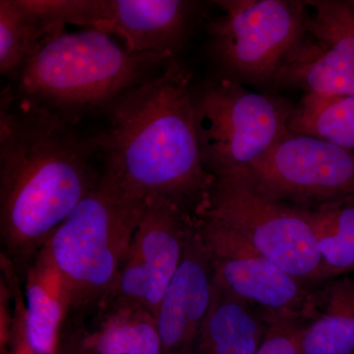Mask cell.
Instances as JSON below:
<instances>
[{
    "label": "cell",
    "instance_id": "6da1fadb",
    "mask_svg": "<svg viewBox=\"0 0 354 354\" xmlns=\"http://www.w3.org/2000/svg\"><path fill=\"white\" fill-rule=\"evenodd\" d=\"M93 140L17 97L0 115V235L9 261L27 272L51 235L97 187Z\"/></svg>",
    "mask_w": 354,
    "mask_h": 354
},
{
    "label": "cell",
    "instance_id": "7a4b0ae2",
    "mask_svg": "<svg viewBox=\"0 0 354 354\" xmlns=\"http://www.w3.org/2000/svg\"><path fill=\"white\" fill-rule=\"evenodd\" d=\"M108 109L92 138L102 174L133 197H165L196 214L215 176L200 153L189 72L169 62Z\"/></svg>",
    "mask_w": 354,
    "mask_h": 354
},
{
    "label": "cell",
    "instance_id": "3957f363",
    "mask_svg": "<svg viewBox=\"0 0 354 354\" xmlns=\"http://www.w3.org/2000/svg\"><path fill=\"white\" fill-rule=\"evenodd\" d=\"M169 59L133 53L97 30H64L46 39L18 72L16 97L75 124L82 114L109 108Z\"/></svg>",
    "mask_w": 354,
    "mask_h": 354
},
{
    "label": "cell",
    "instance_id": "277c9868",
    "mask_svg": "<svg viewBox=\"0 0 354 354\" xmlns=\"http://www.w3.org/2000/svg\"><path fill=\"white\" fill-rule=\"evenodd\" d=\"M146 200L101 181L44 247L71 293V310L100 308L113 290Z\"/></svg>",
    "mask_w": 354,
    "mask_h": 354
},
{
    "label": "cell",
    "instance_id": "5b68a950",
    "mask_svg": "<svg viewBox=\"0 0 354 354\" xmlns=\"http://www.w3.org/2000/svg\"><path fill=\"white\" fill-rule=\"evenodd\" d=\"M196 215L232 228L309 288L322 285V259L308 211L270 196L246 169L215 177Z\"/></svg>",
    "mask_w": 354,
    "mask_h": 354
},
{
    "label": "cell",
    "instance_id": "8992f818",
    "mask_svg": "<svg viewBox=\"0 0 354 354\" xmlns=\"http://www.w3.org/2000/svg\"><path fill=\"white\" fill-rule=\"evenodd\" d=\"M203 164L214 176L248 169L290 134L292 106L225 77L194 95Z\"/></svg>",
    "mask_w": 354,
    "mask_h": 354
},
{
    "label": "cell",
    "instance_id": "52a82bcc",
    "mask_svg": "<svg viewBox=\"0 0 354 354\" xmlns=\"http://www.w3.org/2000/svg\"><path fill=\"white\" fill-rule=\"evenodd\" d=\"M211 26L212 48L230 78L241 82L276 80L281 64L304 31L305 1L220 0Z\"/></svg>",
    "mask_w": 354,
    "mask_h": 354
},
{
    "label": "cell",
    "instance_id": "ba28073f",
    "mask_svg": "<svg viewBox=\"0 0 354 354\" xmlns=\"http://www.w3.org/2000/svg\"><path fill=\"white\" fill-rule=\"evenodd\" d=\"M196 214L165 197L147 198L113 290L100 310L114 304L143 307L157 316L183 260Z\"/></svg>",
    "mask_w": 354,
    "mask_h": 354
},
{
    "label": "cell",
    "instance_id": "9c48e42d",
    "mask_svg": "<svg viewBox=\"0 0 354 354\" xmlns=\"http://www.w3.org/2000/svg\"><path fill=\"white\" fill-rule=\"evenodd\" d=\"M197 218L216 286L257 307L266 321L301 316L315 288L283 271L232 228L206 216Z\"/></svg>",
    "mask_w": 354,
    "mask_h": 354
},
{
    "label": "cell",
    "instance_id": "30bf717a",
    "mask_svg": "<svg viewBox=\"0 0 354 354\" xmlns=\"http://www.w3.org/2000/svg\"><path fill=\"white\" fill-rule=\"evenodd\" d=\"M261 189L281 201L310 209L354 197V152L290 133L246 169Z\"/></svg>",
    "mask_w": 354,
    "mask_h": 354
},
{
    "label": "cell",
    "instance_id": "8fae6325",
    "mask_svg": "<svg viewBox=\"0 0 354 354\" xmlns=\"http://www.w3.org/2000/svg\"><path fill=\"white\" fill-rule=\"evenodd\" d=\"M58 22L118 37L127 50L172 58L185 43L195 3L181 0H53Z\"/></svg>",
    "mask_w": 354,
    "mask_h": 354
},
{
    "label": "cell",
    "instance_id": "7c38bea8",
    "mask_svg": "<svg viewBox=\"0 0 354 354\" xmlns=\"http://www.w3.org/2000/svg\"><path fill=\"white\" fill-rule=\"evenodd\" d=\"M304 31L277 82L306 93L354 95V14L351 2L305 1Z\"/></svg>",
    "mask_w": 354,
    "mask_h": 354
},
{
    "label": "cell",
    "instance_id": "4fadbf2b",
    "mask_svg": "<svg viewBox=\"0 0 354 354\" xmlns=\"http://www.w3.org/2000/svg\"><path fill=\"white\" fill-rule=\"evenodd\" d=\"M213 285V272L196 216L183 260L156 316L164 354H194L198 334L211 304Z\"/></svg>",
    "mask_w": 354,
    "mask_h": 354
},
{
    "label": "cell",
    "instance_id": "5bb4252c",
    "mask_svg": "<svg viewBox=\"0 0 354 354\" xmlns=\"http://www.w3.org/2000/svg\"><path fill=\"white\" fill-rule=\"evenodd\" d=\"M25 301L14 293L9 344H24L32 354H57L62 324L71 311V293L44 249L26 272Z\"/></svg>",
    "mask_w": 354,
    "mask_h": 354
},
{
    "label": "cell",
    "instance_id": "9a60e30c",
    "mask_svg": "<svg viewBox=\"0 0 354 354\" xmlns=\"http://www.w3.org/2000/svg\"><path fill=\"white\" fill-rule=\"evenodd\" d=\"M300 318L304 354H354V279L342 277L316 288Z\"/></svg>",
    "mask_w": 354,
    "mask_h": 354
},
{
    "label": "cell",
    "instance_id": "2e32d148",
    "mask_svg": "<svg viewBox=\"0 0 354 354\" xmlns=\"http://www.w3.org/2000/svg\"><path fill=\"white\" fill-rule=\"evenodd\" d=\"M267 328L257 310L214 283L194 354H256Z\"/></svg>",
    "mask_w": 354,
    "mask_h": 354
},
{
    "label": "cell",
    "instance_id": "e0dca14e",
    "mask_svg": "<svg viewBox=\"0 0 354 354\" xmlns=\"http://www.w3.org/2000/svg\"><path fill=\"white\" fill-rule=\"evenodd\" d=\"M92 330H79L87 354H164L157 317L143 307L114 304L100 310Z\"/></svg>",
    "mask_w": 354,
    "mask_h": 354
},
{
    "label": "cell",
    "instance_id": "ac0fdd59",
    "mask_svg": "<svg viewBox=\"0 0 354 354\" xmlns=\"http://www.w3.org/2000/svg\"><path fill=\"white\" fill-rule=\"evenodd\" d=\"M306 209L322 259V285L354 272V197Z\"/></svg>",
    "mask_w": 354,
    "mask_h": 354
},
{
    "label": "cell",
    "instance_id": "d6986e66",
    "mask_svg": "<svg viewBox=\"0 0 354 354\" xmlns=\"http://www.w3.org/2000/svg\"><path fill=\"white\" fill-rule=\"evenodd\" d=\"M34 0L0 1V71L16 73L46 39L57 34Z\"/></svg>",
    "mask_w": 354,
    "mask_h": 354
},
{
    "label": "cell",
    "instance_id": "ffe728a7",
    "mask_svg": "<svg viewBox=\"0 0 354 354\" xmlns=\"http://www.w3.org/2000/svg\"><path fill=\"white\" fill-rule=\"evenodd\" d=\"M288 129L354 152V95L306 93L291 111Z\"/></svg>",
    "mask_w": 354,
    "mask_h": 354
},
{
    "label": "cell",
    "instance_id": "44dd1931",
    "mask_svg": "<svg viewBox=\"0 0 354 354\" xmlns=\"http://www.w3.org/2000/svg\"><path fill=\"white\" fill-rule=\"evenodd\" d=\"M267 323V332L256 354H304L300 317L274 319Z\"/></svg>",
    "mask_w": 354,
    "mask_h": 354
},
{
    "label": "cell",
    "instance_id": "7402d4cb",
    "mask_svg": "<svg viewBox=\"0 0 354 354\" xmlns=\"http://www.w3.org/2000/svg\"><path fill=\"white\" fill-rule=\"evenodd\" d=\"M12 286H8L3 279L1 281V305H0V346L3 353L6 351L9 344V337H10L11 327H12L13 315L9 313V304H10V297H12Z\"/></svg>",
    "mask_w": 354,
    "mask_h": 354
},
{
    "label": "cell",
    "instance_id": "603a6c76",
    "mask_svg": "<svg viewBox=\"0 0 354 354\" xmlns=\"http://www.w3.org/2000/svg\"><path fill=\"white\" fill-rule=\"evenodd\" d=\"M57 354H87L80 342V333L62 334Z\"/></svg>",
    "mask_w": 354,
    "mask_h": 354
},
{
    "label": "cell",
    "instance_id": "cb8c5ba5",
    "mask_svg": "<svg viewBox=\"0 0 354 354\" xmlns=\"http://www.w3.org/2000/svg\"><path fill=\"white\" fill-rule=\"evenodd\" d=\"M9 348H20L21 351H22V354H32L31 353V351H30V349L28 348L27 346H26L24 344H20V342H17V344H10V346H9Z\"/></svg>",
    "mask_w": 354,
    "mask_h": 354
},
{
    "label": "cell",
    "instance_id": "d4e9b609",
    "mask_svg": "<svg viewBox=\"0 0 354 354\" xmlns=\"http://www.w3.org/2000/svg\"><path fill=\"white\" fill-rule=\"evenodd\" d=\"M6 354H22V351H21L20 348H10V351H9V353H7Z\"/></svg>",
    "mask_w": 354,
    "mask_h": 354
},
{
    "label": "cell",
    "instance_id": "484cf974",
    "mask_svg": "<svg viewBox=\"0 0 354 354\" xmlns=\"http://www.w3.org/2000/svg\"><path fill=\"white\" fill-rule=\"evenodd\" d=\"M351 8H353V14H354V1L351 2Z\"/></svg>",
    "mask_w": 354,
    "mask_h": 354
}]
</instances>
